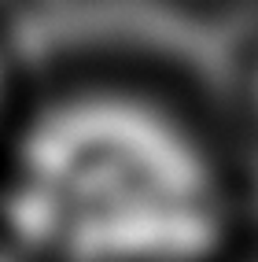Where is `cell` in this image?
Here are the masks:
<instances>
[{"label": "cell", "instance_id": "cell-2", "mask_svg": "<svg viewBox=\"0 0 258 262\" xmlns=\"http://www.w3.org/2000/svg\"><path fill=\"white\" fill-rule=\"evenodd\" d=\"M0 262H44L11 192L0 185Z\"/></svg>", "mask_w": 258, "mask_h": 262}, {"label": "cell", "instance_id": "cell-5", "mask_svg": "<svg viewBox=\"0 0 258 262\" xmlns=\"http://www.w3.org/2000/svg\"><path fill=\"white\" fill-rule=\"evenodd\" d=\"M251 262H258V255H254V258H251Z\"/></svg>", "mask_w": 258, "mask_h": 262}, {"label": "cell", "instance_id": "cell-4", "mask_svg": "<svg viewBox=\"0 0 258 262\" xmlns=\"http://www.w3.org/2000/svg\"><path fill=\"white\" fill-rule=\"evenodd\" d=\"M0 103H4V67H0Z\"/></svg>", "mask_w": 258, "mask_h": 262}, {"label": "cell", "instance_id": "cell-1", "mask_svg": "<svg viewBox=\"0 0 258 262\" xmlns=\"http://www.w3.org/2000/svg\"><path fill=\"white\" fill-rule=\"evenodd\" d=\"M4 188L44 262H214L232 222L206 137L129 85L41 100L11 141Z\"/></svg>", "mask_w": 258, "mask_h": 262}, {"label": "cell", "instance_id": "cell-3", "mask_svg": "<svg viewBox=\"0 0 258 262\" xmlns=\"http://www.w3.org/2000/svg\"><path fill=\"white\" fill-rule=\"evenodd\" d=\"M251 100H254V111H258V63H254V74H251Z\"/></svg>", "mask_w": 258, "mask_h": 262}]
</instances>
